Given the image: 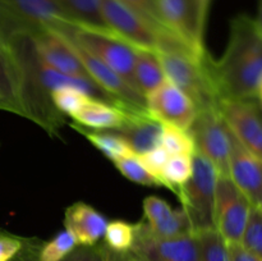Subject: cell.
I'll use <instances>...</instances> for the list:
<instances>
[{"mask_svg": "<svg viewBox=\"0 0 262 261\" xmlns=\"http://www.w3.org/2000/svg\"><path fill=\"white\" fill-rule=\"evenodd\" d=\"M217 110L238 142L262 161V115L256 100L223 99Z\"/></svg>", "mask_w": 262, "mask_h": 261, "instance_id": "cell-9", "label": "cell"}, {"mask_svg": "<svg viewBox=\"0 0 262 261\" xmlns=\"http://www.w3.org/2000/svg\"><path fill=\"white\" fill-rule=\"evenodd\" d=\"M133 255V253H132ZM133 261H143V260H141V258H138V257H136L135 255H133Z\"/></svg>", "mask_w": 262, "mask_h": 261, "instance_id": "cell-39", "label": "cell"}, {"mask_svg": "<svg viewBox=\"0 0 262 261\" xmlns=\"http://www.w3.org/2000/svg\"><path fill=\"white\" fill-rule=\"evenodd\" d=\"M123 4L127 5L132 10H135L137 14L147 19L148 22L155 25L156 27L160 28H168L164 26L163 18H161L160 9H159V2L158 0H119Z\"/></svg>", "mask_w": 262, "mask_h": 261, "instance_id": "cell-31", "label": "cell"}, {"mask_svg": "<svg viewBox=\"0 0 262 261\" xmlns=\"http://www.w3.org/2000/svg\"><path fill=\"white\" fill-rule=\"evenodd\" d=\"M261 209H262V206H261Z\"/></svg>", "mask_w": 262, "mask_h": 261, "instance_id": "cell-40", "label": "cell"}, {"mask_svg": "<svg viewBox=\"0 0 262 261\" xmlns=\"http://www.w3.org/2000/svg\"><path fill=\"white\" fill-rule=\"evenodd\" d=\"M77 241L69 230L59 232L53 240L43 243L37 252L36 261H60L76 248Z\"/></svg>", "mask_w": 262, "mask_h": 261, "instance_id": "cell-26", "label": "cell"}, {"mask_svg": "<svg viewBox=\"0 0 262 261\" xmlns=\"http://www.w3.org/2000/svg\"><path fill=\"white\" fill-rule=\"evenodd\" d=\"M84 92L79 91L74 87H59L51 92V101L54 106L56 107L59 113L72 117L79 107L83 105V102L89 99Z\"/></svg>", "mask_w": 262, "mask_h": 261, "instance_id": "cell-29", "label": "cell"}, {"mask_svg": "<svg viewBox=\"0 0 262 261\" xmlns=\"http://www.w3.org/2000/svg\"><path fill=\"white\" fill-rule=\"evenodd\" d=\"M229 177L253 206H262V161L248 153L230 132Z\"/></svg>", "mask_w": 262, "mask_h": 261, "instance_id": "cell-12", "label": "cell"}, {"mask_svg": "<svg viewBox=\"0 0 262 261\" xmlns=\"http://www.w3.org/2000/svg\"><path fill=\"white\" fill-rule=\"evenodd\" d=\"M0 110L26 118L20 73L8 44L0 38Z\"/></svg>", "mask_w": 262, "mask_h": 261, "instance_id": "cell-18", "label": "cell"}, {"mask_svg": "<svg viewBox=\"0 0 262 261\" xmlns=\"http://www.w3.org/2000/svg\"><path fill=\"white\" fill-rule=\"evenodd\" d=\"M114 165L120 171V174H123L133 183L147 187H164L158 178H155L152 174H150L143 168L142 164L138 161L137 156L118 159L117 161H114Z\"/></svg>", "mask_w": 262, "mask_h": 261, "instance_id": "cell-27", "label": "cell"}, {"mask_svg": "<svg viewBox=\"0 0 262 261\" xmlns=\"http://www.w3.org/2000/svg\"><path fill=\"white\" fill-rule=\"evenodd\" d=\"M145 224L156 237L173 238L194 234L188 215L181 209H171L165 200L148 196L143 200Z\"/></svg>", "mask_w": 262, "mask_h": 261, "instance_id": "cell-13", "label": "cell"}, {"mask_svg": "<svg viewBox=\"0 0 262 261\" xmlns=\"http://www.w3.org/2000/svg\"><path fill=\"white\" fill-rule=\"evenodd\" d=\"M71 127L83 135L97 150L101 151L113 163L117 161L118 159L137 156L129 147V145L117 133L105 132V130H100V132L99 130H87L86 128L76 124V123H71Z\"/></svg>", "mask_w": 262, "mask_h": 261, "instance_id": "cell-20", "label": "cell"}, {"mask_svg": "<svg viewBox=\"0 0 262 261\" xmlns=\"http://www.w3.org/2000/svg\"><path fill=\"white\" fill-rule=\"evenodd\" d=\"M60 261H112V252L106 246H79Z\"/></svg>", "mask_w": 262, "mask_h": 261, "instance_id": "cell-32", "label": "cell"}, {"mask_svg": "<svg viewBox=\"0 0 262 261\" xmlns=\"http://www.w3.org/2000/svg\"><path fill=\"white\" fill-rule=\"evenodd\" d=\"M55 2L78 25L109 30L101 17V0H55Z\"/></svg>", "mask_w": 262, "mask_h": 261, "instance_id": "cell-21", "label": "cell"}, {"mask_svg": "<svg viewBox=\"0 0 262 261\" xmlns=\"http://www.w3.org/2000/svg\"><path fill=\"white\" fill-rule=\"evenodd\" d=\"M211 3L212 0H196L197 17H199V30L204 38H205V31H206L207 18H209L210 8H211Z\"/></svg>", "mask_w": 262, "mask_h": 261, "instance_id": "cell-35", "label": "cell"}, {"mask_svg": "<svg viewBox=\"0 0 262 261\" xmlns=\"http://www.w3.org/2000/svg\"><path fill=\"white\" fill-rule=\"evenodd\" d=\"M163 123L150 114L147 109L133 107L127 120L117 130H113L129 145L136 155H141L161 146Z\"/></svg>", "mask_w": 262, "mask_h": 261, "instance_id": "cell-15", "label": "cell"}, {"mask_svg": "<svg viewBox=\"0 0 262 261\" xmlns=\"http://www.w3.org/2000/svg\"><path fill=\"white\" fill-rule=\"evenodd\" d=\"M193 169L187 183L179 187L177 196L188 215L193 233L214 229L215 189L219 173L216 168L200 153L192 155Z\"/></svg>", "mask_w": 262, "mask_h": 261, "instance_id": "cell-4", "label": "cell"}, {"mask_svg": "<svg viewBox=\"0 0 262 261\" xmlns=\"http://www.w3.org/2000/svg\"><path fill=\"white\" fill-rule=\"evenodd\" d=\"M261 92H262V77H261L260 84H258V91H257V94H261Z\"/></svg>", "mask_w": 262, "mask_h": 261, "instance_id": "cell-38", "label": "cell"}, {"mask_svg": "<svg viewBox=\"0 0 262 261\" xmlns=\"http://www.w3.org/2000/svg\"><path fill=\"white\" fill-rule=\"evenodd\" d=\"M135 242L130 253L143 261H200L194 234L182 237H156L145 222L135 224Z\"/></svg>", "mask_w": 262, "mask_h": 261, "instance_id": "cell-8", "label": "cell"}, {"mask_svg": "<svg viewBox=\"0 0 262 261\" xmlns=\"http://www.w3.org/2000/svg\"><path fill=\"white\" fill-rule=\"evenodd\" d=\"M146 107L161 123L188 130L197 117V107L191 99L168 78L146 95Z\"/></svg>", "mask_w": 262, "mask_h": 261, "instance_id": "cell-10", "label": "cell"}, {"mask_svg": "<svg viewBox=\"0 0 262 261\" xmlns=\"http://www.w3.org/2000/svg\"><path fill=\"white\" fill-rule=\"evenodd\" d=\"M136 228L133 224L124 220H113L107 222L105 230V246L107 250L118 255L129 253L135 242Z\"/></svg>", "mask_w": 262, "mask_h": 261, "instance_id": "cell-23", "label": "cell"}, {"mask_svg": "<svg viewBox=\"0 0 262 261\" xmlns=\"http://www.w3.org/2000/svg\"><path fill=\"white\" fill-rule=\"evenodd\" d=\"M193 160L188 155H170L163 171V182L166 188L177 194L179 187L188 182L192 176Z\"/></svg>", "mask_w": 262, "mask_h": 261, "instance_id": "cell-24", "label": "cell"}, {"mask_svg": "<svg viewBox=\"0 0 262 261\" xmlns=\"http://www.w3.org/2000/svg\"><path fill=\"white\" fill-rule=\"evenodd\" d=\"M252 204L228 176H219L215 189V229L228 243H241Z\"/></svg>", "mask_w": 262, "mask_h": 261, "instance_id": "cell-7", "label": "cell"}, {"mask_svg": "<svg viewBox=\"0 0 262 261\" xmlns=\"http://www.w3.org/2000/svg\"><path fill=\"white\" fill-rule=\"evenodd\" d=\"M169 158H170V155H169V153L163 147V146H158V147L152 148V150L147 151V153L145 154H141V155L137 156L138 161L142 164L143 168H145L148 173L152 174L155 178H158L159 181L163 183V171L166 163H168Z\"/></svg>", "mask_w": 262, "mask_h": 261, "instance_id": "cell-30", "label": "cell"}, {"mask_svg": "<svg viewBox=\"0 0 262 261\" xmlns=\"http://www.w3.org/2000/svg\"><path fill=\"white\" fill-rule=\"evenodd\" d=\"M256 99H257V101H256V104H257L258 110H260V113L262 114V92H261V94H257V96H256Z\"/></svg>", "mask_w": 262, "mask_h": 261, "instance_id": "cell-37", "label": "cell"}, {"mask_svg": "<svg viewBox=\"0 0 262 261\" xmlns=\"http://www.w3.org/2000/svg\"><path fill=\"white\" fill-rule=\"evenodd\" d=\"M200 261H230L228 242L216 229L194 233Z\"/></svg>", "mask_w": 262, "mask_h": 261, "instance_id": "cell-22", "label": "cell"}, {"mask_svg": "<svg viewBox=\"0 0 262 261\" xmlns=\"http://www.w3.org/2000/svg\"><path fill=\"white\" fill-rule=\"evenodd\" d=\"M107 220L86 202H74L66 209L64 227L76 238L77 245L95 246L105 234Z\"/></svg>", "mask_w": 262, "mask_h": 261, "instance_id": "cell-16", "label": "cell"}, {"mask_svg": "<svg viewBox=\"0 0 262 261\" xmlns=\"http://www.w3.org/2000/svg\"><path fill=\"white\" fill-rule=\"evenodd\" d=\"M206 63L220 100H256L262 77V33L255 18L235 15L224 54L219 60L209 54Z\"/></svg>", "mask_w": 262, "mask_h": 261, "instance_id": "cell-1", "label": "cell"}, {"mask_svg": "<svg viewBox=\"0 0 262 261\" xmlns=\"http://www.w3.org/2000/svg\"><path fill=\"white\" fill-rule=\"evenodd\" d=\"M164 26L199 55L207 53L199 30L196 0H158Z\"/></svg>", "mask_w": 262, "mask_h": 261, "instance_id": "cell-11", "label": "cell"}, {"mask_svg": "<svg viewBox=\"0 0 262 261\" xmlns=\"http://www.w3.org/2000/svg\"><path fill=\"white\" fill-rule=\"evenodd\" d=\"M135 79L138 91L145 97L165 81V73L155 51L136 48Z\"/></svg>", "mask_w": 262, "mask_h": 261, "instance_id": "cell-19", "label": "cell"}, {"mask_svg": "<svg viewBox=\"0 0 262 261\" xmlns=\"http://www.w3.org/2000/svg\"><path fill=\"white\" fill-rule=\"evenodd\" d=\"M56 33L66 36L82 49L96 56L118 76L122 77L133 90L138 91L135 79V46L106 28L72 25Z\"/></svg>", "mask_w": 262, "mask_h": 261, "instance_id": "cell-3", "label": "cell"}, {"mask_svg": "<svg viewBox=\"0 0 262 261\" xmlns=\"http://www.w3.org/2000/svg\"><path fill=\"white\" fill-rule=\"evenodd\" d=\"M230 261H262L260 257L243 247L241 243H228Z\"/></svg>", "mask_w": 262, "mask_h": 261, "instance_id": "cell-34", "label": "cell"}, {"mask_svg": "<svg viewBox=\"0 0 262 261\" xmlns=\"http://www.w3.org/2000/svg\"><path fill=\"white\" fill-rule=\"evenodd\" d=\"M241 245L262 260V209L251 206L250 216Z\"/></svg>", "mask_w": 262, "mask_h": 261, "instance_id": "cell-28", "label": "cell"}, {"mask_svg": "<svg viewBox=\"0 0 262 261\" xmlns=\"http://www.w3.org/2000/svg\"><path fill=\"white\" fill-rule=\"evenodd\" d=\"M161 146L168 151L169 155L192 156L196 151L194 142L188 130H184L168 123H163Z\"/></svg>", "mask_w": 262, "mask_h": 261, "instance_id": "cell-25", "label": "cell"}, {"mask_svg": "<svg viewBox=\"0 0 262 261\" xmlns=\"http://www.w3.org/2000/svg\"><path fill=\"white\" fill-rule=\"evenodd\" d=\"M130 109L133 106H117L89 97L71 118L76 124L92 130H117L125 123Z\"/></svg>", "mask_w": 262, "mask_h": 261, "instance_id": "cell-17", "label": "cell"}, {"mask_svg": "<svg viewBox=\"0 0 262 261\" xmlns=\"http://www.w3.org/2000/svg\"><path fill=\"white\" fill-rule=\"evenodd\" d=\"M26 241L17 235L0 232V261H13L23 250Z\"/></svg>", "mask_w": 262, "mask_h": 261, "instance_id": "cell-33", "label": "cell"}, {"mask_svg": "<svg viewBox=\"0 0 262 261\" xmlns=\"http://www.w3.org/2000/svg\"><path fill=\"white\" fill-rule=\"evenodd\" d=\"M32 40L41 60L50 68L68 76L91 79L63 36L50 30H35Z\"/></svg>", "mask_w": 262, "mask_h": 261, "instance_id": "cell-14", "label": "cell"}, {"mask_svg": "<svg viewBox=\"0 0 262 261\" xmlns=\"http://www.w3.org/2000/svg\"><path fill=\"white\" fill-rule=\"evenodd\" d=\"M101 17L110 31L138 49L159 51L176 36L156 27L119 0H101Z\"/></svg>", "mask_w": 262, "mask_h": 261, "instance_id": "cell-5", "label": "cell"}, {"mask_svg": "<svg viewBox=\"0 0 262 261\" xmlns=\"http://www.w3.org/2000/svg\"><path fill=\"white\" fill-rule=\"evenodd\" d=\"M188 132L197 153L204 155L216 168L219 176L229 177L232 137L217 107L199 110Z\"/></svg>", "mask_w": 262, "mask_h": 261, "instance_id": "cell-6", "label": "cell"}, {"mask_svg": "<svg viewBox=\"0 0 262 261\" xmlns=\"http://www.w3.org/2000/svg\"><path fill=\"white\" fill-rule=\"evenodd\" d=\"M261 115H262V114H261Z\"/></svg>", "mask_w": 262, "mask_h": 261, "instance_id": "cell-41", "label": "cell"}, {"mask_svg": "<svg viewBox=\"0 0 262 261\" xmlns=\"http://www.w3.org/2000/svg\"><path fill=\"white\" fill-rule=\"evenodd\" d=\"M255 22L257 25L258 30L262 33V0H258V7H257V15L255 18Z\"/></svg>", "mask_w": 262, "mask_h": 261, "instance_id": "cell-36", "label": "cell"}, {"mask_svg": "<svg viewBox=\"0 0 262 261\" xmlns=\"http://www.w3.org/2000/svg\"><path fill=\"white\" fill-rule=\"evenodd\" d=\"M165 77L181 89L196 105L197 112L217 107L219 95L210 76L206 58L192 51H155Z\"/></svg>", "mask_w": 262, "mask_h": 261, "instance_id": "cell-2", "label": "cell"}]
</instances>
